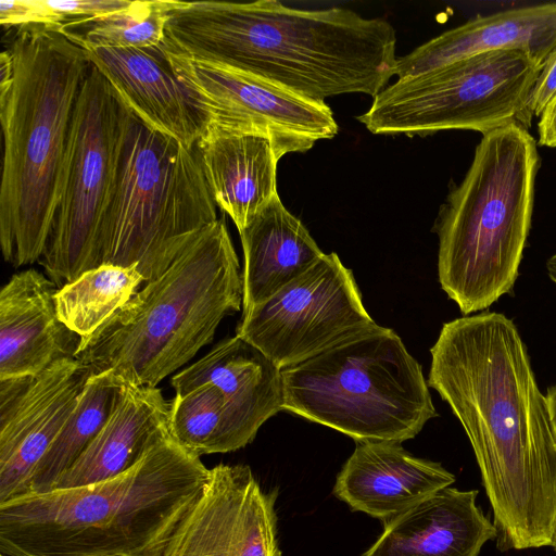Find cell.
Instances as JSON below:
<instances>
[{
  "instance_id": "ac0fdd59",
  "label": "cell",
  "mask_w": 556,
  "mask_h": 556,
  "mask_svg": "<svg viewBox=\"0 0 556 556\" xmlns=\"http://www.w3.org/2000/svg\"><path fill=\"white\" fill-rule=\"evenodd\" d=\"M525 52L541 68L556 51V2L476 16L397 58V79L414 77L476 54Z\"/></svg>"
},
{
  "instance_id": "8fae6325",
  "label": "cell",
  "mask_w": 556,
  "mask_h": 556,
  "mask_svg": "<svg viewBox=\"0 0 556 556\" xmlns=\"http://www.w3.org/2000/svg\"><path fill=\"white\" fill-rule=\"evenodd\" d=\"M163 51L202 121L200 140L264 134L281 159L290 152L307 151L316 141L338 132L326 103L220 63Z\"/></svg>"
},
{
  "instance_id": "5b68a950",
  "label": "cell",
  "mask_w": 556,
  "mask_h": 556,
  "mask_svg": "<svg viewBox=\"0 0 556 556\" xmlns=\"http://www.w3.org/2000/svg\"><path fill=\"white\" fill-rule=\"evenodd\" d=\"M243 301L239 261L224 219L194 232L173 263L92 334L75 358L94 375L155 388L212 342Z\"/></svg>"
},
{
  "instance_id": "1f68e13d",
  "label": "cell",
  "mask_w": 556,
  "mask_h": 556,
  "mask_svg": "<svg viewBox=\"0 0 556 556\" xmlns=\"http://www.w3.org/2000/svg\"><path fill=\"white\" fill-rule=\"evenodd\" d=\"M551 417L556 429V383L552 386L545 394Z\"/></svg>"
},
{
  "instance_id": "484cf974",
  "label": "cell",
  "mask_w": 556,
  "mask_h": 556,
  "mask_svg": "<svg viewBox=\"0 0 556 556\" xmlns=\"http://www.w3.org/2000/svg\"><path fill=\"white\" fill-rule=\"evenodd\" d=\"M169 433L178 445L198 457L244 447L222 391L212 383L175 395L169 402Z\"/></svg>"
},
{
  "instance_id": "44dd1931",
  "label": "cell",
  "mask_w": 556,
  "mask_h": 556,
  "mask_svg": "<svg viewBox=\"0 0 556 556\" xmlns=\"http://www.w3.org/2000/svg\"><path fill=\"white\" fill-rule=\"evenodd\" d=\"M168 438L169 402L161 389L125 384L105 425L52 490L119 476Z\"/></svg>"
},
{
  "instance_id": "836d02e7",
  "label": "cell",
  "mask_w": 556,
  "mask_h": 556,
  "mask_svg": "<svg viewBox=\"0 0 556 556\" xmlns=\"http://www.w3.org/2000/svg\"><path fill=\"white\" fill-rule=\"evenodd\" d=\"M551 546H553L555 548V551H556V525H555V529H554Z\"/></svg>"
},
{
  "instance_id": "7a4b0ae2",
  "label": "cell",
  "mask_w": 556,
  "mask_h": 556,
  "mask_svg": "<svg viewBox=\"0 0 556 556\" xmlns=\"http://www.w3.org/2000/svg\"><path fill=\"white\" fill-rule=\"evenodd\" d=\"M163 49L249 73L306 99L375 98L394 76L396 35L383 18L276 0H173Z\"/></svg>"
},
{
  "instance_id": "d6a6232c",
  "label": "cell",
  "mask_w": 556,
  "mask_h": 556,
  "mask_svg": "<svg viewBox=\"0 0 556 556\" xmlns=\"http://www.w3.org/2000/svg\"><path fill=\"white\" fill-rule=\"evenodd\" d=\"M91 556H135L129 554H102V555H91Z\"/></svg>"
},
{
  "instance_id": "f1b7e54d",
  "label": "cell",
  "mask_w": 556,
  "mask_h": 556,
  "mask_svg": "<svg viewBox=\"0 0 556 556\" xmlns=\"http://www.w3.org/2000/svg\"><path fill=\"white\" fill-rule=\"evenodd\" d=\"M66 22L105 15L128 7L132 0H45ZM65 22V23H66Z\"/></svg>"
},
{
  "instance_id": "f546056e",
  "label": "cell",
  "mask_w": 556,
  "mask_h": 556,
  "mask_svg": "<svg viewBox=\"0 0 556 556\" xmlns=\"http://www.w3.org/2000/svg\"><path fill=\"white\" fill-rule=\"evenodd\" d=\"M556 98V51L549 56L540 71L528 103V112L540 117L544 110Z\"/></svg>"
},
{
  "instance_id": "ffe728a7",
  "label": "cell",
  "mask_w": 556,
  "mask_h": 556,
  "mask_svg": "<svg viewBox=\"0 0 556 556\" xmlns=\"http://www.w3.org/2000/svg\"><path fill=\"white\" fill-rule=\"evenodd\" d=\"M477 490L447 486L383 521V531L363 556H479L497 538L477 505Z\"/></svg>"
},
{
  "instance_id": "4fadbf2b",
  "label": "cell",
  "mask_w": 556,
  "mask_h": 556,
  "mask_svg": "<svg viewBox=\"0 0 556 556\" xmlns=\"http://www.w3.org/2000/svg\"><path fill=\"white\" fill-rule=\"evenodd\" d=\"M277 495L247 465L214 466L161 556H282Z\"/></svg>"
},
{
  "instance_id": "e0dca14e",
  "label": "cell",
  "mask_w": 556,
  "mask_h": 556,
  "mask_svg": "<svg viewBox=\"0 0 556 556\" xmlns=\"http://www.w3.org/2000/svg\"><path fill=\"white\" fill-rule=\"evenodd\" d=\"M86 52L137 118L194 149L203 134L202 121L160 46Z\"/></svg>"
},
{
  "instance_id": "cb8c5ba5",
  "label": "cell",
  "mask_w": 556,
  "mask_h": 556,
  "mask_svg": "<svg viewBox=\"0 0 556 556\" xmlns=\"http://www.w3.org/2000/svg\"><path fill=\"white\" fill-rule=\"evenodd\" d=\"M124 386L112 371L94 375L88 380L77 406L36 467L29 494L53 489L105 425Z\"/></svg>"
},
{
  "instance_id": "4316f807",
  "label": "cell",
  "mask_w": 556,
  "mask_h": 556,
  "mask_svg": "<svg viewBox=\"0 0 556 556\" xmlns=\"http://www.w3.org/2000/svg\"><path fill=\"white\" fill-rule=\"evenodd\" d=\"M173 0H132L118 11L68 21L58 29L85 50L160 46Z\"/></svg>"
},
{
  "instance_id": "8992f818",
  "label": "cell",
  "mask_w": 556,
  "mask_h": 556,
  "mask_svg": "<svg viewBox=\"0 0 556 556\" xmlns=\"http://www.w3.org/2000/svg\"><path fill=\"white\" fill-rule=\"evenodd\" d=\"M536 148L518 123L483 134L440 207L439 281L464 315L489 308L516 282L531 227Z\"/></svg>"
},
{
  "instance_id": "d6986e66",
  "label": "cell",
  "mask_w": 556,
  "mask_h": 556,
  "mask_svg": "<svg viewBox=\"0 0 556 556\" xmlns=\"http://www.w3.org/2000/svg\"><path fill=\"white\" fill-rule=\"evenodd\" d=\"M223 393L230 420L248 445L260 427L283 409L281 369L257 348L235 336L220 341L200 361L172 378L176 394L205 384Z\"/></svg>"
},
{
  "instance_id": "603a6c76",
  "label": "cell",
  "mask_w": 556,
  "mask_h": 556,
  "mask_svg": "<svg viewBox=\"0 0 556 556\" xmlns=\"http://www.w3.org/2000/svg\"><path fill=\"white\" fill-rule=\"evenodd\" d=\"M239 235L244 255L243 313L304 274L324 254L278 194Z\"/></svg>"
},
{
  "instance_id": "9a60e30c",
  "label": "cell",
  "mask_w": 556,
  "mask_h": 556,
  "mask_svg": "<svg viewBox=\"0 0 556 556\" xmlns=\"http://www.w3.org/2000/svg\"><path fill=\"white\" fill-rule=\"evenodd\" d=\"M454 482L440 463L414 456L400 442L367 441L356 442L333 494L352 510L386 521Z\"/></svg>"
},
{
  "instance_id": "6da1fadb",
  "label": "cell",
  "mask_w": 556,
  "mask_h": 556,
  "mask_svg": "<svg viewBox=\"0 0 556 556\" xmlns=\"http://www.w3.org/2000/svg\"><path fill=\"white\" fill-rule=\"evenodd\" d=\"M428 386L472 446L497 547L551 546L556 525V429L521 336L504 314L445 323L430 350Z\"/></svg>"
},
{
  "instance_id": "7c38bea8",
  "label": "cell",
  "mask_w": 556,
  "mask_h": 556,
  "mask_svg": "<svg viewBox=\"0 0 556 556\" xmlns=\"http://www.w3.org/2000/svg\"><path fill=\"white\" fill-rule=\"evenodd\" d=\"M372 323L352 270L332 252L243 313L236 336L283 369Z\"/></svg>"
},
{
  "instance_id": "9c48e42d",
  "label": "cell",
  "mask_w": 556,
  "mask_h": 556,
  "mask_svg": "<svg viewBox=\"0 0 556 556\" xmlns=\"http://www.w3.org/2000/svg\"><path fill=\"white\" fill-rule=\"evenodd\" d=\"M541 67L525 52L476 54L383 88L358 121L376 135H482L518 123L529 129L528 103Z\"/></svg>"
},
{
  "instance_id": "7402d4cb",
  "label": "cell",
  "mask_w": 556,
  "mask_h": 556,
  "mask_svg": "<svg viewBox=\"0 0 556 556\" xmlns=\"http://www.w3.org/2000/svg\"><path fill=\"white\" fill-rule=\"evenodd\" d=\"M194 148L216 206L238 231L278 194L280 156L267 135H226L200 140Z\"/></svg>"
},
{
  "instance_id": "2e32d148",
  "label": "cell",
  "mask_w": 556,
  "mask_h": 556,
  "mask_svg": "<svg viewBox=\"0 0 556 556\" xmlns=\"http://www.w3.org/2000/svg\"><path fill=\"white\" fill-rule=\"evenodd\" d=\"M58 287L29 268L11 276L0 291V378L37 375L75 357L81 338L60 319Z\"/></svg>"
},
{
  "instance_id": "e575fe53",
  "label": "cell",
  "mask_w": 556,
  "mask_h": 556,
  "mask_svg": "<svg viewBox=\"0 0 556 556\" xmlns=\"http://www.w3.org/2000/svg\"><path fill=\"white\" fill-rule=\"evenodd\" d=\"M0 556H4V555L0 554Z\"/></svg>"
},
{
  "instance_id": "52a82bcc",
  "label": "cell",
  "mask_w": 556,
  "mask_h": 556,
  "mask_svg": "<svg viewBox=\"0 0 556 556\" xmlns=\"http://www.w3.org/2000/svg\"><path fill=\"white\" fill-rule=\"evenodd\" d=\"M283 409L355 442H404L437 417L421 366L376 323L281 369Z\"/></svg>"
},
{
  "instance_id": "4dcf8cb0",
  "label": "cell",
  "mask_w": 556,
  "mask_h": 556,
  "mask_svg": "<svg viewBox=\"0 0 556 556\" xmlns=\"http://www.w3.org/2000/svg\"><path fill=\"white\" fill-rule=\"evenodd\" d=\"M539 118V143L541 146L556 148V98Z\"/></svg>"
},
{
  "instance_id": "ba28073f",
  "label": "cell",
  "mask_w": 556,
  "mask_h": 556,
  "mask_svg": "<svg viewBox=\"0 0 556 556\" xmlns=\"http://www.w3.org/2000/svg\"><path fill=\"white\" fill-rule=\"evenodd\" d=\"M217 219L195 148L132 114L101 228L100 266H136L147 283L166 270L194 232Z\"/></svg>"
},
{
  "instance_id": "83f0119b",
  "label": "cell",
  "mask_w": 556,
  "mask_h": 556,
  "mask_svg": "<svg viewBox=\"0 0 556 556\" xmlns=\"http://www.w3.org/2000/svg\"><path fill=\"white\" fill-rule=\"evenodd\" d=\"M65 17L52 11L45 0H1L0 23L3 27L45 26L59 29Z\"/></svg>"
},
{
  "instance_id": "30bf717a",
  "label": "cell",
  "mask_w": 556,
  "mask_h": 556,
  "mask_svg": "<svg viewBox=\"0 0 556 556\" xmlns=\"http://www.w3.org/2000/svg\"><path fill=\"white\" fill-rule=\"evenodd\" d=\"M132 113L91 63L74 108L61 198L38 263L58 289L100 266V233Z\"/></svg>"
},
{
  "instance_id": "277c9868",
  "label": "cell",
  "mask_w": 556,
  "mask_h": 556,
  "mask_svg": "<svg viewBox=\"0 0 556 556\" xmlns=\"http://www.w3.org/2000/svg\"><path fill=\"white\" fill-rule=\"evenodd\" d=\"M13 81L0 96V244L14 267L38 262L61 198L72 116L91 62L56 29L16 27Z\"/></svg>"
},
{
  "instance_id": "5bb4252c",
  "label": "cell",
  "mask_w": 556,
  "mask_h": 556,
  "mask_svg": "<svg viewBox=\"0 0 556 556\" xmlns=\"http://www.w3.org/2000/svg\"><path fill=\"white\" fill-rule=\"evenodd\" d=\"M92 376L70 357L37 375L0 379V504L30 493L36 467Z\"/></svg>"
},
{
  "instance_id": "d4e9b609",
  "label": "cell",
  "mask_w": 556,
  "mask_h": 556,
  "mask_svg": "<svg viewBox=\"0 0 556 556\" xmlns=\"http://www.w3.org/2000/svg\"><path fill=\"white\" fill-rule=\"evenodd\" d=\"M144 279L136 266L101 265L58 289L60 319L81 339L92 334L140 289Z\"/></svg>"
},
{
  "instance_id": "3957f363",
  "label": "cell",
  "mask_w": 556,
  "mask_h": 556,
  "mask_svg": "<svg viewBox=\"0 0 556 556\" xmlns=\"http://www.w3.org/2000/svg\"><path fill=\"white\" fill-rule=\"evenodd\" d=\"M208 473L168 438L112 479L1 503L0 554L161 556Z\"/></svg>"
}]
</instances>
